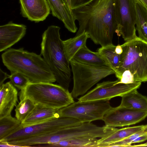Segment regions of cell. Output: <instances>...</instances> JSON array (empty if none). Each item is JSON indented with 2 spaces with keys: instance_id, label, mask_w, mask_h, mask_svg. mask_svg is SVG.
<instances>
[{
  "instance_id": "obj_15",
  "label": "cell",
  "mask_w": 147,
  "mask_h": 147,
  "mask_svg": "<svg viewBox=\"0 0 147 147\" xmlns=\"http://www.w3.org/2000/svg\"><path fill=\"white\" fill-rule=\"evenodd\" d=\"M52 15L61 21L70 32L75 33L78 29L75 20L64 0H47Z\"/></svg>"
},
{
  "instance_id": "obj_9",
  "label": "cell",
  "mask_w": 147,
  "mask_h": 147,
  "mask_svg": "<svg viewBox=\"0 0 147 147\" xmlns=\"http://www.w3.org/2000/svg\"><path fill=\"white\" fill-rule=\"evenodd\" d=\"M113 7L117 36H121L126 41L136 37L134 0H114Z\"/></svg>"
},
{
  "instance_id": "obj_30",
  "label": "cell",
  "mask_w": 147,
  "mask_h": 147,
  "mask_svg": "<svg viewBox=\"0 0 147 147\" xmlns=\"http://www.w3.org/2000/svg\"><path fill=\"white\" fill-rule=\"evenodd\" d=\"M146 140H147V134L137 138L131 142V144L134 143L142 142Z\"/></svg>"
},
{
  "instance_id": "obj_21",
  "label": "cell",
  "mask_w": 147,
  "mask_h": 147,
  "mask_svg": "<svg viewBox=\"0 0 147 147\" xmlns=\"http://www.w3.org/2000/svg\"><path fill=\"white\" fill-rule=\"evenodd\" d=\"M145 125L127 127L118 129L105 138L99 139L97 147H102L106 144L117 142L127 138L141 129Z\"/></svg>"
},
{
  "instance_id": "obj_25",
  "label": "cell",
  "mask_w": 147,
  "mask_h": 147,
  "mask_svg": "<svg viewBox=\"0 0 147 147\" xmlns=\"http://www.w3.org/2000/svg\"><path fill=\"white\" fill-rule=\"evenodd\" d=\"M20 100L15 109V116L21 123L32 112L36 105L32 100L28 98Z\"/></svg>"
},
{
  "instance_id": "obj_5",
  "label": "cell",
  "mask_w": 147,
  "mask_h": 147,
  "mask_svg": "<svg viewBox=\"0 0 147 147\" xmlns=\"http://www.w3.org/2000/svg\"><path fill=\"white\" fill-rule=\"evenodd\" d=\"M123 51L120 65L115 73L119 79L122 73L129 71L135 82H147V41L138 36L121 45Z\"/></svg>"
},
{
  "instance_id": "obj_27",
  "label": "cell",
  "mask_w": 147,
  "mask_h": 147,
  "mask_svg": "<svg viewBox=\"0 0 147 147\" xmlns=\"http://www.w3.org/2000/svg\"><path fill=\"white\" fill-rule=\"evenodd\" d=\"M9 78L14 86L20 90L25 88L30 83L27 78L18 72L11 73Z\"/></svg>"
},
{
  "instance_id": "obj_29",
  "label": "cell",
  "mask_w": 147,
  "mask_h": 147,
  "mask_svg": "<svg viewBox=\"0 0 147 147\" xmlns=\"http://www.w3.org/2000/svg\"><path fill=\"white\" fill-rule=\"evenodd\" d=\"M10 75L3 71L0 69V86L3 84V82L6 79L9 78Z\"/></svg>"
},
{
  "instance_id": "obj_17",
  "label": "cell",
  "mask_w": 147,
  "mask_h": 147,
  "mask_svg": "<svg viewBox=\"0 0 147 147\" xmlns=\"http://www.w3.org/2000/svg\"><path fill=\"white\" fill-rule=\"evenodd\" d=\"M120 107L142 110H147V97L134 90L121 96Z\"/></svg>"
},
{
  "instance_id": "obj_11",
  "label": "cell",
  "mask_w": 147,
  "mask_h": 147,
  "mask_svg": "<svg viewBox=\"0 0 147 147\" xmlns=\"http://www.w3.org/2000/svg\"><path fill=\"white\" fill-rule=\"evenodd\" d=\"M147 117V110H142L119 106L112 107L102 120L105 125L115 127L129 126L144 120Z\"/></svg>"
},
{
  "instance_id": "obj_32",
  "label": "cell",
  "mask_w": 147,
  "mask_h": 147,
  "mask_svg": "<svg viewBox=\"0 0 147 147\" xmlns=\"http://www.w3.org/2000/svg\"><path fill=\"white\" fill-rule=\"evenodd\" d=\"M139 3L147 9V0H137Z\"/></svg>"
},
{
  "instance_id": "obj_18",
  "label": "cell",
  "mask_w": 147,
  "mask_h": 147,
  "mask_svg": "<svg viewBox=\"0 0 147 147\" xmlns=\"http://www.w3.org/2000/svg\"><path fill=\"white\" fill-rule=\"evenodd\" d=\"M89 38L88 33L84 31L74 37L63 41L64 51L69 62L80 49L86 46L87 40Z\"/></svg>"
},
{
  "instance_id": "obj_3",
  "label": "cell",
  "mask_w": 147,
  "mask_h": 147,
  "mask_svg": "<svg viewBox=\"0 0 147 147\" xmlns=\"http://www.w3.org/2000/svg\"><path fill=\"white\" fill-rule=\"evenodd\" d=\"M60 28L49 26L42 36L41 55L50 67L59 84L68 90L71 81L70 62L64 53Z\"/></svg>"
},
{
  "instance_id": "obj_19",
  "label": "cell",
  "mask_w": 147,
  "mask_h": 147,
  "mask_svg": "<svg viewBox=\"0 0 147 147\" xmlns=\"http://www.w3.org/2000/svg\"><path fill=\"white\" fill-rule=\"evenodd\" d=\"M71 60L88 65L107 66L98 52H93L87 46L80 49Z\"/></svg>"
},
{
  "instance_id": "obj_26",
  "label": "cell",
  "mask_w": 147,
  "mask_h": 147,
  "mask_svg": "<svg viewBox=\"0 0 147 147\" xmlns=\"http://www.w3.org/2000/svg\"><path fill=\"white\" fill-rule=\"evenodd\" d=\"M147 134V125L140 130L124 139L104 145L103 147H127L131 146V142L137 138Z\"/></svg>"
},
{
  "instance_id": "obj_7",
  "label": "cell",
  "mask_w": 147,
  "mask_h": 147,
  "mask_svg": "<svg viewBox=\"0 0 147 147\" xmlns=\"http://www.w3.org/2000/svg\"><path fill=\"white\" fill-rule=\"evenodd\" d=\"M82 123L73 118L60 117L28 126H23L21 125L11 134L0 140V142L9 143L44 135Z\"/></svg>"
},
{
  "instance_id": "obj_28",
  "label": "cell",
  "mask_w": 147,
  "mask_h": 147,
  "mask_svg": "<svg viewBox=\"0 0 147 147\" xmlns=\"http://www.w3.org/2000/svg\"><path fill=\"white\" fill-rule=\"evenodd\" d=\"M93 0H71L72 9L85 5Z\"/></svg>"
},
{
  "instance_id": "obj_4",
  "label": "cell",
  "mask_w": 147,
  "mask_h": 147,
  "mask_svg": "<svg viewBox=\"0 0 147 147\" xmlns=\"http://www.w3.org/2000/svg\"><path fill=\"white\" fill-rule=\"evenodd\" d=\"M20 100L28 98L35 105L57 109L75 102L71 93L59 85L52 83H29L18 94Z\"/></svg>"
},
{
  "instance_id": "obj_22",
  "label": "cell",
  "mask_w": 147,
  "mask_h": 147,
  "mask_svg": "<svg viewBox=\"0 0 147 147\" xmlns=\"http://www.w3.org/2000/svg\"><path fill=\"white\" fill-rule=\"evenodd\" d=\"M136 10V30L140 38L147 41V9L137 0H134Z\"/></svg>"
},
{
  "instance_id": "obj_14",
  "label": "cell",
  "mask_w": 147,
  "mask_h": 147,
  "mask_svg": "<svg viewBox=\"0 0 147 147\" xmlns=\"http://www.w3.org/2000/svg\"><path fill=\"white\" fill-rule=\"evenodd\" d=\"M11 81L0 86V119L11 115L18 102V92Z\"/></svg>"
},
{
  "instance_id": "obj_23",
  "label": "cell",
  "mask_w": 147,
  "mask_h": 147,
  "mask_svg": "<svg viewBox=\"0 0 147 147\" xmlns=\"http://www.w3.org/2000/svg\"><path fill=\"white\" fill-rule=\"evenodd\" d=\"M99 139L81 138L74 139L48 144H41L42 146L49 147H97Z\"/></svg>"
},
{
  "instance_id": "obj_6",
  "label": "cell",
  "mask_w": 147,
  "mask_h": 147,
  "mask_svg": "<svg viewBox=\"0 0 147 147\" xmlns=\"http://www.w3.org/2000/svg\"><path fill=\"white\" fill-rule=\"evenodd\" d=\"M69 62L73 74L74 84L71 93L74 98L84 95L101 80L115 74L113 70L106 66L88 65L73 60Z\"/></svg>"
},
{
  "instance_id": "obj_16",
  "label": "cell",
  "mask_w": 147,
  "mask_h": 147,
  "mask_svg": "<svg viewBox=\"0 0 147 147\" xmlns=\"http://www.w3.org/2000/svg\"><path fill=\"white\" fill-rule=\"evenodd\" d=\"M60 117L59 109L49 108L36 104L32 112L21 125L23 126H28Z\"/></svg>"
},
{
  "instance_id": "obj_31",
  "label": "cell",
  "mask_w": 147,
  "mask_h": 147,
  "mask_svg": "<svg viewBox=\"0 0 147 147\" xmlns=\"http://www.w3.org/2000/svg\"><path fill=\"white\" fill-rule=\"evenodd\" d=\"M115 51L116 53L119 54H122L123 50L121 45H118L116 46Z\"/></svg>"
},
{
  "instance_id": "obj_12",
  "label": "cell",
  "mask_w": 147,
  "mask_h": 147,
  "mask_svg": "<svg viewBox=\"0 0 147 147\" xmlns=\"http://www.w3.org/2000/svg\"><path fill=\"white\" fill-rule=\"evenodd\" d=\"M21 13L28 20L38 22L45 20L51 9L47 0H19Z\"/></svg>"
},
{
  "instance_id": "obj_24",
  "label": "cell",
  "mask_w": 147,
  "mask_h": 147,
  "mask_svg": "<svg viewBox=\"0 0 147 147\" xmlns=\"http://www.w3.org/2000/svg\"><path fill=\"white\" fill-rule=\"evenodd\" d=\"M16 117L9 115L0 119V140L11 134L21 125Z\"/></svg>"
},
{
  "instance_id": "obj_1",
  "label": "cell",
  "mask_w": 147,
  "mask_h": 147,
  "mask_svg": "<svg viewBox=\"0 0 147 147\" xmlns=\"http://www.w3.org/2000/svg\"><path fill=\"white\" fill-rule=\"evenodd\" d=\"M114 0H93L72 9L73 16L78 22L76 36L84 31L96 44L103 47L112 43L117 28L113 10Z\"/></svg>"
},
{
  "instance_id": "obj_10",
  "label": "cell",
  "mask_w": 147,
  "mask_h": 147,
  "mask_svg": "<svg viewBox=\"0 0 147 147\" xmlns=\"http://www.w3.org/2000/svg\"><path fill=\"white\" fill-rule=\"evenodd\" d=\"M119 80L113 81H104L98 84L93 89L79 98L78 101L83 102L96 100H109L111 98L124 94L134 90L137 89L141 82L128 84L118 83Z\"/></svg>"
},
{
  "instance_id": "obj_2",
  "label": "cell",
  "mask_w": 147,
  "mask_h": 147,
  "mask_svg": "<svg viewBox=\"0 0 147 147\" xmlns=\"http://www.w3.org/2000/svg\"><path fill=\"white\" fill-rule=\"evenodd\" d=\"M3 63L10 71L20 73L27 78L30 83H53L56 81L50 67L41 57L33 52L11 48L1 55Z\"/></svg>"
},
{
  "instance_id": "obj_13",
  "label": "cell",
  "mask_w": 147,
  "mask_h": 147,
  "mask_svg": "<svg viewBox=\"0 0 147 147\" xmlns=\"http://www.w3.org/2000/svg\"><path fill=\"white\" fill-rule=\"evenodd\" d=\"M26 26L10 22L0 26V51L10 48L21 40L26 34Z\"/></svg>"
},
{
  "instance_id": "obj_20",
  "label": "cell",
  "mask_w": 147,
  "mask_h": 147,
  "mask_svg": "<svg viewBox=\"0 0 147 147\" xmlns=\"http://www.w3.org/2000/svg\"><path fill=\"white\" fill-rule=\"evenodd\" d=\"M116 46L112 44L101 47L97 51L107 65L113 70L115 73L119 66L122 56V54H119L115 52Z\"/></svg>"
},
{
  "instance_id": "obj_8",
  "label": "cell",
  "mask_w": 147,
  "mask_h": 147,
  "mask_svg": "<svg viewBox=\"0 0 147 147\" xmlns=\"http://www.w3.org/2000/svg\"><path fill=\"white\" fill-rule=\"evenodd\" d=\"M112 107L109 100H96L74 102L59 109L61 117H69L82 123L102 120Z\"/></svg>"
}]
</instances>
